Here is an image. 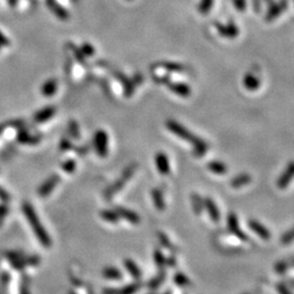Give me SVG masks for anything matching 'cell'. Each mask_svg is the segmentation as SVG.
Here are the masks:
<instances>
[{
    "label": "cell",
    "mask_w": 294,
    "mask_h": 294,
    "mask_svg": "<svg viewBox=\"0 0 294 294\" xmlns=\"http://www.w3.org/2000/svg\"><path fill=\"white\" fill-rule=\"evenodd\" d=\"M9 214V207L7 205H0V226H2L3 220Z\"/></svg>",
    "instance_id": "cell-44"
},
{
    "label": "cell",
    "mask_w": 294,
    "mask_h": 294,
    "mask_svg": "<svg viewBox=\"0 0 294 294\" xmlns=\"http://www.w3.org/2000/svg\"><path fill=\"white\" fill-rule=\"evenodd\" d=\"M0 200L4 202V203H8V202L11 200L10 194H9L6 190H3L2 187H0Z\"/></svg>",
    "instance_id": "cell-45"
},
{
    "label": "cell",
    "mask_w": 294,
    "mask_h": 294,
    "mask_svg": "<svg viewBox=\"0 0 294 294\" xmlns=\"http://www.w3.org/2000/svg\"><path fill=\"white\" fill-rule=\"evenodd\" d=\"M218 27L219 33L225 37H235L239 34L238 28L235 27L233 24H229L228 26H224V25H217Z\"/></svg>",
    "instance_id": "cell-23"
},
{
    "label": "cell",
    "mask_w": 294,
    "mask_h": 294,
    "mask_svg": "<svg viewBox=\"0 0 294 294\" xmlns=\"http://www.w3.org/2000/svg\"><path fill=\"white\" fill-rule=\"evenodd\" d=\"M234 3L239 10H243L245 8V0H234Z\"/></svg>",
    "instance_id": "cell-48"
},
{
    "label": "cell",
    "mask_w": 294,
    "mask_h": 294,
    "mask_svg": "<svg viewBox=\"0 0 294 294\" xmlns=\"http://www.w3.org/2000/svg\"><path fill=\"white\" fill-rule=\"evenodd\" d=\"M22 210L24 216H25V218L28 221V224H30V226L33 228V231H34L36 238L38 239V241H40V243L44 248H50L51 247L50 235L47 233L44 226L42 225L41 220L38 218L35 209L33 208L32 204L28 203V202H24L22 204Z\"/></svg>",
    "instance_id": "cell-1"
},
{
    "label": "cell",
    "mask_w": 294,
    "mask_h": 294,
    "mask_svg": "<svg viewBox=\"0 0 294 294\" xmlns=\"http://www.w3.org/2000/svg\"><path fill=\"white\" fill-rule=\"evenodd\" d=\"M124 267L127 268V271L130 272V274L136 279V280H139L142 277V272H141V269L138 268L137 265L133 262L132 259H125L124 262Z\"/></svg>",
    "instance_id": "cell-18"
},
{
    "label": "cell",
    "mask_w": 294,
    "mask_h": 294,
    "mask_svg": "<svg viewBox=\"0 0 294 294\" xmlns=\"http://www.w3.org/2000/svg\"><path fill=\"white\" fill-rule=\"evenodd\" d=\"M67 46H68L69 49L72 50V52H73V55H74V58H75L76 61L80 62V64L83 65V66L88 65V64H86V60H85L86 57L83 55V52H82L81 48H79L78 46L74 45L72 42L67 43Z\"/></svg>",
    "instance_id": "cell-21"
},
{
    "label": "cell",
    "mask_w": 294,
    "mask_h": 294,
    "mask_svg": "<svg viewBox=\"0 0 294 294\" xmlns=\"http://www.w3.org/2000/svg\"><path fill=\"white\" fill-rule=\"evenodd\" d=\"M47 6L60 20H68L69 19V12L64 7H61L59 3L56 2V0H47Z\"/></svg>",
    "instance_id": "cell-13"
},
{
    "label": "cell",
    "mask_w": 294,
    "mask_h": 294,
    "mask_svg": "<svg viewBox=\"0 0 294 294\" xmlns=\"http://www.w3.org/2000/svg\"><path fill=\"white\" fill-rule=\"evenodd\" d=\"M58 90V81L56 79H49L47 80L44 85L42 86V94L46 96V97H50V96L55 95Z\"/></svg>",
    "instance_id": "cell-17"
},
{
    "label": "cell",
    "mask_w": 294,
    "mask_h": 294,
    "mask_svg": "<svg viewBox=\"0 0 294 294\" xmlns=\"http://www.w3.org/2000/svg\"><path fill=\"white\" fill-rule=\"evenodd\" d=\"M160 67L163 69H168L170 71H183L184 68L181 65H176V64H169V62H162L160 64Z\"/></svg>",
    "instance_id": "cell-40"
},
{
    "label": "cell",
    "mask_w": 294,
    "mask_h": 294,
    "mask_svg": "<svg viewBox=\"0 0 294 294\" xmlns=\"http://www.w3.org/2000/svg\"><path fill=\"white\" fill-rule=\"evenodd\" d=\"M158 238H159V241H160V243H161L162 247H165L166 249H171V250L175 249V247H173L172 243L170 242V240H168V238L166 237V234L159 232L158 233Z\"/></svg>",
    "instance_id": "cell-39"
},
{
    "label": "cell",
    "mask_w": 294,
    "mask_h": 294,
    "mask_svg": "<svg viewBox=\"0 0 294 294\" xmlns=\"http://www.w3.org/2000/svg\"><path fill=\"white\" fill-rule=\"evenodd\" d=\"M114 210L117 211V214L119 215L120 218L128 220L129 223H131L132 225H138L141 223V218H139V216L136 213V211L124 208L122 206H117Z\"/></svg>",
    "instance_id": "cell-8"
},
{
    "label": "cell",
    "mask_w": 294,
    "mask_h": 294,
    "mask_svg": "<svg viewBox=\"0 0 294 294\" xmlns=\"http://www.w3.org/2000/svg\"><path fill=\"white\" fill-rule=\"evenodd\" d=\"M81 50L85 57H93L95 55V48L93 45H90V43H84V44L81 46Z\"/></svg>",
    "instance_id": "cell-37"
},
{
    "label": "cell",
    "mask_w": 294,
    "mask_h": 294,
    "mask_svg": "<svg viewBox=\"0 0 294 294\" xmlns=\"http://www.w3.org/2000/svg\"><path fill=\"white\" fill-rule=\"evenodd\" d=\"M23 125H24L23 120H20V119L9 120V121H6V122L0 124V134H1L4 131V130H7L8 128H19V129H21V128H23Z\"/></svg>",
    "instance_id": "cell-28"
},
{
    "label": "cell",
    "mask_w": 294,
    "mask_h": 294,
    "mask_svg": "<svg viewBox=\"0 0 294 294\" xmlns=\"http://www.w3.org/2000/svg\"><path fill=\"white\" fill-rule=\"evenodd\" d=\"M293 178H294V161L289 163L286 171H284L280 176V178H279V180L277 182V185L279 189L281 190L286 189L289 183L293 180Z\"/></svg>",
    "instance_id": "cell-9"
},
{
    "label": "cell",
    "mask_w": 294,
    "mask_h": 294,
    "mask_svg": "<svg viewBox=\"0 0 294 294\" xmlns=\"http://www.w3.org/2000/svg\"><path fill=\"white\" fill-rule=\"evenodd\" d=\"M168 86H169L170 90H172L173 93L180 95L182 97H187V96H190L191 94V90L189 88V85L177 83V84H168Z\"/></svg>",
    "instance_id": "cell-20"
},
{
    "label": "cell",
    "mask_w": 294,
    "mask_h": 294,
    "mask_svg": "<svg viewBox=\"0 0 294 294\" xmlns=\"http://www.w3.org/2000/svg\"><path fill=\"white\" fill-rule=\"evenodd\" d=\"M66 71H67V73H70V71H71V58L70 57H67Z\"/></svg>",
    "instance_id": "cell-52"
},
{
    "label": "cell",
    "mask_w": 294,
    "mask_h": 294,
    "mask_svg": "<svg viewBox=\"0 0 294 294\" xmlns=\"http://www.w3.org/2000/svg\"><path fill=\"white\" fill-rule=\"evenodd\" d=\"M59 181H60V177L58 175H52L51 177L48 178V179L40 186V189H38V195L41 197H46L49 195L50 193L54 191L58 183H59Z\"/></svg>",
    "instance_id": "cell-7"
},
{
    "label": "cell",
    "mask_w": 294,
    "mask_h": 294,
    "mask_svg": "<svg viewBox=\"0 0 294 294\" xmlns=\"http://www.w3.org/2000/svg\"><path fill=\"white\" fill-rule=\"evenodd\" d=\"M167 128L169 129L172 133H175L177 136L184 139V141L191 142L193 147H194V155L195 156L202 157L203 155H205L208 146H207L206 142H204L203 139L195 136L194 134L189 131V130L185 129L180 123L173 121V120H169V121H167Z\"/></svg>",
    "instance_id": "cell-2"
},
{
    "label": "cell",
    "mask_w": 294,
    "mask_h": 294,
    "mask_svg": "<svg viewBox=\"0 0 294 294\" xmlns=\"http://www.w3.org/2000/svg\"><path fill=\"white\" fill-rule=\"evenodd\" d=\"M4 255H6V257L10 260V262H12V260L19 259L24 256V253L20 252V250H9V252H7Z\"/></svg>",
    "instance_id": "cell-41"
},
{
    "label": "cell",
    "mask_w": 294,
    "mask_h": 294,
    "mask_svg": "<svg viewBox=\"0 0 294 294\" xmlns=\"http://www.w3.org/2000/svg\"><path fill=\"white\" fill-rule=\"evenodd\" d=\"M250 182V176L247 175V173H242V175H239L234 178V179L231 181V186L234 187V189H239V187H242L244 185L249 184Z\"/></svg>",
    "instance_id": "cell-24"
},
{
    "label": "cell",
    "mask_w": 294,
    "mask_h": 294,
    "mask_svg": "<svg viewBox=\"0 0 294 294\" xmlns=\"http://www.w3.org/2000/svg\"><path fill=\"white\" fill-rule=\"evenodd\" d=\"M155 161H156V167L160 175L166 176L170 172V166H169V160H168V157L165 153L159 152L156 157H155Z\"/></svg>",
    "instance_id": "cell-11"
},
{
    "label": "cell",
    "mask_w": 294,
    "mask_h": 294,
    "mask_svg": "<svg viewBox=\"0 0 294 294\" xmlns=\"http://www.w3.org/2000/svg\"><path fill=\"white\" fill-rule=\"evenodd\" d=\"M175 282L178 284V286L184 287L187 286V284H190V279L182 272H178L175 276Z\"/></svg>",
    "instance_id": "cell-35"
},
{
    "label": "cell",
    "mask_w": 294,
    "mask_h": 294,
    "mask_svg": "<svg viewBox=\"0 0 294 294\" xmlns=\"http://www.w3.org/2000/svg\"><path fill=\"white\" fill-rule=\"evenodd\" d=\"M152 199L154 204H155V207L158 210H163L166 208V204H165V200H163L162 193L159 189H154L152 191Z\"/></svg>",
    "instance_id": "cell-19"
},
{
    "label": "cell",
    "mask_w": 294,
    "mask_h": 294,
    "mask_svg": "<svg viewBox=\"0 0 294 294\" xmlns=\"http://www.w3.org/2000/svg\"><path fill=\"white\" fill-rule=\"evenodd\" d=\"M292 241H294V228L289 230L288 232L286 234H283L281 238V243H283V244H289V243H291Z\"/></svg>",
    "instance_id": "cell-42"
},
{
    "label": "cell",
    "mask_w": 294,
    "mask_h": 294,
    "mask_svg": "<svg viewBox=\"0 0 294 294\" xmlns=\"http://www.w3.org/2000/svg\"><path fill=\"white\" fill-rule=\"evenodd\" d=\"M244 85L248 90H256L259 86V81H258V79L255 78V76L248 74L244 79Z\"/></svg>",
    "instance_id": "cell-30"
},
{
    "label": "cell",
    "mask_w": 294,
    "mask_h": 294,
    "mask_svg": "<svg viewBox=\"0 0 294 294\" xmlns=\"http://www.w3.org/2000/svg\"><path fill=\"white\" fill-rule=\"evenodd\" d=\"M287 269V264L286 263H279L276 266V271L278 272H283Z\"/></svg>",
    "instance_id": "cell-49"
},
{
    "label": "cell",
    "mask_w": 294,
    "mask_h": 294,
    "mask_svg": "<svg viewBox=\"0 0 294 294\" xmlns=\"http://www.w3.org/2000/svg\"><path fill=\"white\" fill-rule=\"evenodd\" d=\"M10 40H9V38L3 34V33H1L0 32V47L1 46H4V47H8V46H10Z\"/></svg>",
    "instance_id": "cell-46"
},
{
    "label": "cell",
    "mask_w": 294,
    "mask_h": 294,
    "mask_svg": "<svg viewBox=\"0 0 294 294\" xmlns=\"http://www.w3.org/2000/svg\"><path fill=\"white\" fill-rule=\"evenodd\" d=\"M213 2H214V0H202L200 3V8H199L200 12H202L203 14H206L210 10L211 6H213Z\"/></svg>",
    "instance_id": "cell-38"
},
{
    "label": "cell",
    "mask_w": 294,
    "mask_h": 294,
    "mask_svg": "<svg viewBox=\"0 0 294 294\" xmlns=\"http://www.w3.org/2000/svg\"><path fill=\"white\" fill-rule=\"evenodd\" d=\"M68 132L72 138H74V139L80 138V129H79V124L76 123V121H73V120H72V121L69 122Z\"/></svg>",
    "instance_id": "cell-31"
},
{
    "label": "cell",
    "mask_w": 294,
    "mask_h": 294,
    "mask_svg": "<svg viewBox=\"0 0 294 294\" xmlns=\"http://www.w3.org/2000/svg\"><path fill=\"white\" fill-rule=\"evenodd\" d=\"M154 259H155V263L159 268H162L163 266H165L166 258H165V256H163V254L161 253V250L155 249V252H154Z\"/></svg>",
    "instance_id": "cell-33"
},
{
    "label": "cell",
    "mask_w": 294,
    "mask_h": 294,
    "mask_svg": "<svg viewBox=\"0 0 294 294\" xmlns=\"http://www.w3.org/2000/svg\"><path fill=\"white\" fill-rule=\"evenodd\" d=\"M17 137L19 143L26 144V145H36V144L40 143L42 139L40 136H32V134L28 133L26 130H24L23 128L20 129Z\"/></svg>",
    "instance_id": "cell-10"
},
{
    "label": "cell",
    "mask_w": 294,
    "mask_h": 294,
    "mask_svg": "<svg viewBox=\"0 0 294 294\" xmlns=\"http://www.w3.org/2000/svg\"><path fill=\"white\" fill-rule=\"evenodd\" d=\"M76 153H78L79 156H84L90 152V147L89 146H81V147H76L75 148Z\"/></svg>",
    "instance_id": "cell-47"
},
{
    "label": "cell",
    "mask_w": 294,
    "mask_h": 294,
    "mask_svg": "<svg viewBox=\"0 0 294 294\" xmlns=\"http://www.w3.org/2000/svg\"><path fill=\"white\" fill-rule=\"evenodd\" d=\"M20 294H30V292H28V290H27V289L25 287H22Z\"/></svg>",
    "instance_id": "cell-54"
},
{
    "label": "cell",
    "mask_w": 294,
    "mask_h": 294,
    "mask_svg": "<svg viewBox=\"0 0 294 294\" xmlns=\"http://www.w3.org/2000/svg\"><path fill=\"white\" fill-rule=\"evenodd\" d=\"M286 7H287V1H286V0H284V1H282L280 4H274V6L268 12V16L266 18L267 21H271L272 19L277 18L279 16V14H280V12L282 10H284V9H286Z\"/></svg>",
    "instance_id": "cell-27"
},
{
    "label": "cell",
    "mask_w": 294,
    "mask_h": 294,
    "mask_svg": "<svg viewBox=\"0 0 294 294\" xmlns=\"http://www.w3.org/2000/svg\"><path fill=\"white\" fill-rule=\"evenodd\" d=\"M94 146L99 157H106L108 154V136L104 130H98L94 136Z\"/></svg>",
    "instance_id": "cell-5"
},
{
    "label": "cell",
    "mask_w": 294,
    "mask_h": 294,
    "mask_svg": "<svg viewBox=\"0 0 294 294\" xmlns=\"http://www.w3.org/2000/svg\"><path fill=\"white\" fill-rule=\"evenodd\" d=\"M55 113H56V108L54 107V106H48V107L43 108L42 110H40V112H37L35 113L34 120L37 123L45 122L54 117Z\"/></svg>",
    "instance_id": "cell-15"
},
{
    "label": "cell",
    "mask_w": 294,
    "mask_h": 294,
    "mask_svg": "<svg viewBox=\"0 0 294 294\" xmlns=\"http://www.w3.org/2000/svg\"><path fill=\"white\" fill-rule=\"evenodd\" d=\"M207 167H208V169L211 172L216 173V175H226V166L224 162L210 161Z\"/></svg>",
    "instance_id": "cell-26"
},
{
    "label": "cell",
    "mask_w": 294,
    "mask_h": 294,
    "mask_svg": "<svg viewBox=\"0 0 294 294\" xmlns=\"http://www.w3.org/2000/svg\"><path fill=\"white\" fill-rule=\"evenodd\" d=\"M72 147V144L70 142V139L68 137H62L60 141V145H59V149L61 152H67L69 151V149Z\"/></svg>",
    "instance_id": "cell-43"
},
{
    "label": "cell",
    "mask_w": 294,
    "mask_h": 294,
    "mask_svg": "<svg viewBox=\"0 0 294 294\" xmlns=\"http://www.w3.org/2000/svg\"><path fill=\"white\" fill-rule=\"evenodd\" d=\"M143 82V76L141 75V74H136V78H134V81L132 82L133 83V85L136 86V85H139Z\"/></svg>",
    "instance_id": "cell-50"
},
{
    "label": "cell",
    "mask_w": 294,
    "mask_h": 294,
    "mask_svg": "<svg viewBox=\"0 0 294 294\" xmlns=\"http://www.w3.org/2000/svg\"><path fill=\"white\" fill-rule=\"evenodd\" d=\"M103 276L112 280H120L122 279V272L115 267H106L103 269Z\"/></svg>",
    "instance_id": "cell-22"
},
{
    "label": "cell",
    "mask_w": 294,
    "mask_h": 294,
    "mask_svg": "<svg viewBox=\"0 0 294 294\" xmlns=\"http://www.w3.org/2000/svg\"><path fill=\"white\" fill-rule=\"evenodd\" d=\"M139 289L138 283H133L118 290V294H134Z\"/></svg>",
    "instance_id": "cell-34"
},
{
    "label": "cell",
    "mask_w": 294,
    "mask_h": 294,
    "mask_svg": "<svg viewBox=\"0 0 294 294\" xmlns=\"http://www.w3.org/2000/svg\"><path fill=\"white\" fill-rule=\"evenodd\" d=\"M97 65H99V67H103V68H106V69H108V70L110 69V71H112V73H113V75L114 76V78H117L122 83L125 96H128V97H130V96H131L133 94L134 85L132 83V81H130L123 73H121V72L117 71V70H113L112 68H110L109 65L106 61L100 60V61L97 62Z\"/></svg>",
    "instance_id": "cell-4"
},
{
    "label": "cell",
    "mask_w": 294,
    "mask_h": 294,
    "mask_svg": "<svg viewBox=\"0 0 294 294\" xmlns=\"http://www.w3.org/2000/svg\"><path fill=\"white\" fill-rule=\"evenodd\" d=\"M8 1L11 7H16L18 4V0H8Z\"/></svg>",
    "instance_id": "cell-53"
},
{
    "label": "cell",
    "mask_w": 294,
    "mask_h": 294,
    "mask_svg": "<svg viewBox=\"0 0 294 294\" xmlns=\"http://www.w3.org/2000/svg\"><path fill=\"white\" fill-rule=\"evenodd\" d=\"M61 167H62V170H64L65 172L72 173L75 170L76 162H75V160H73V159H68V160L62 163Z\"/></svg>",
    "instance_id": "cell-36"
},
{
    "label": "cell",
    "mask_w": 294,
    "mask_h": 294,
    "mask_svg": "<svg viewBox=\"0 0 294 294\" xmlns=\"http://www.w3.org/2000/svg\"><path fill=\"white\" fill-rule=\"evenodd\" d=\"M165 294H170V293H169V292H167V293H165Z\"/></svg>",
    "instance_id": "cell-55"
},
{
    "label": "cell",
    "mask_w": 294,
    "mask_h": 294,
    "mask_svg": "<svg viewBox=\"0 0 294 294\" xmlns=\"http://www.w3.org/2000/svg\"><path fill=\"white\" fill-rule=\"evenodd\" d=\"M204 207L207 209V211H208L210 219L213 220L214 223H218L220 219V213L215 202L211 199H209V197H207V199L204 201Z\"/></svg>",
    "instance_id": "cell-16"
},
{
    "label": "cell",
    "mask_w": 294,
    "mask_h": 294,
    "mask_svg": "<svg viewBox=\"0 0 294 294\" xmlns=\"http://www.w3.org/2000/svg\"><path fill=\"white\" fill-rule=\"evenodd\" d=\"M136 167L137 166L136 165V163H131V165H129L127 168H125V169L122 172L121 177H120V179H118L112 186H109L108 189L105 191L104 195H105L106 200H107V201L112 200L113 196L115 194V193H118L120 190L122 189L125 183H127L130 180V178H131L133 176V173L136 172Z\"/></svg>",
    "instance_id": "cell-3"
},
{
    "label": "cell",
    "mask_w": 294,
    "mask_h": 294,
    "mask_svg": "<svg viewBox=\"0 0 294 294\" xmlns=\"http://www.w3.org/2000/svg\"><path fill=\"white\" fill-rule=\"evenodd\" d=\"M103 294H118V289H105Z\"/></svg>",
    "instance_id": "cell-51"
},
{
    "label": "cell",
    "mask_w": 294,
    "mask_h": 294,
    "mask_svg": "<svg viewBox=\"0 0 294 294\" xmlns=\"http://www.w3.org/2000/svg\"><path fill=\"white\" fill-rule=\"evenodd\" d=\"M228 228H229V230L231 231V232L237 235V237L240 240L247 241L248 237L242 232V230H241V228H239L238 218H237V216H235L234 214H230L228 216Z\"/></svg>",
    "instance_id": "cell-12"
},
{
    "label": "cell",
    "mask_w": 294,
    "mask_h": 294,
    "mask_svg": "<svg viewBox=\"0 0 294 294\" xmlns=\"http://www.w3.org/2000/svg\"><path fill=\"white\" fill-rule=\"evenodd\" d=\"M40 263H41V257L37 256V255H33V256H25V255H24V256H22L21 258L12 260L11 266L14 269L21 271V269H24L28 266H37Z\"/></svg>",
    "instance_id": "cell-6"
},
{
    "label": "cell",
    "mask_w": 294,
    "mask_h": 294,
    "mask_svg": "<svg viewBox=\"0 0 294 294\" xmlns=\"http://www.w3.org/2000/svg\"><path fill=\"white\" fill-rule=\"evenodd\" d=\"M100 217H102L105 221H107V223L110 224H118L120 220V217L115 210H109V209L102 210L100 211Z\"/></svg>",
    "instance_id": "cell-25"
},
{
    "label": "cell",
    "mask_w": 294,
    "mask_h": 294,
    "mask_svg": "<svg viewBox=\"0 0 294 294\" xmlns=\"http://www.w3.org/2000/svg\"><path fill=\"white\" fill-rule=\"evenodd\" d=\"M192 205H193V209H194L195 213L197 215H201L202 211H203V208H204V202L201 200L199 194L192 195Z\"/></svg>",
    "instance_id": "cell-29"
},
{
    "label": "cell",
    "mask_w": 294,
    "mask_h": 294,
    "mask_svg": "<svg viewBox=\"0 0 294 294\" xmlns=\"http://www.w3.org/2000/svg\"><path fill=\"white\" fill-rule=\"evenodd\" d=\"M165 278H166V272L162 271L161 273H159L157 277L153 278L152 280L149 281L148 287L151 289H157L163 282V280H165Z\"/></svg>",
    "instance_id": "cell-32"
},
{
    "label": "cell",
    "mask_w": 294,
    "mask_h": 294,
    "mask_svg": "<svg viewBox=\"0 0 294 294\" xmlns=\"http://www.w3.org/2000/svg\"><path fill=\"white\" fill-rule=\"evenodd\" d=\"M249 228L252 229L255 233H256L258 237L262 238L263 240H269L271 239V232L269 230L266 228V226H263L260 223L256 220H249Z\"/></svg>",
    "instance_id": "cell-14"
}]
</instances>
